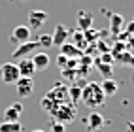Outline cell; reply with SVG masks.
I'll list each match as a JSON object with an SVG mask.
<instances>
[{
    "label": "cell",
    "mask_w": 134,
    "mask_h": 132,
    "mask_svg": "<svg viewBox=\"0 0 134 132\" xmlns=\"http://www.w3.org/2000/svg\"><path fill=\"white\" fill-rule=\"evenodd\" d=\"M81 100L87 108H91V110H96V108H100V106L106 102V96L100 89V83H85V87H81Z\"/></svg>",
    "instance_id": "6da1fadb"
},
{
    "label": "cell",
    "mask_w": 134,
    "mask_h": 132,
    "mask_svg": "<svg viewBox=\"0 0 134 132\" xmlns=\"http://www.w3.org/2000/svg\"><path fill=\"white\" fill-rule=\"evenodd\" d=\"M49 113H51L53 117H55V121L62 123V125H66V123H72V121L76 119L77 110H76V106H74V104H70V102H62V104H57Z\"/></svg>",
    "instance_id": "7a4b0ae2"
},
{
    "label": "cell",
    "mask_w": 134,
    "mask_h": 132,
    "mask_svg": "<svg viewBox=\"0 0 134 132\" xmlns=\"http://www.w3.org/2000/svg\"><path fill=\"white\" fill-rule=\"evenodd\" d=\"M21 77L19 74V68H17L15 62H6V64H0V79L8 85H15V81Z\"/></svg>",
    "instance_id": "3957f363"
},
{
    "label": "cell",
    "mask_w": 134,
    "mask_h": 132,
    "mask_svg": "<svg viewBox=\"0 0 134 132\" xmlns=\"http://www.w3.org/2000/svg\"><path fill=\"white\" fill-rule=\"evenodd\" d=\"M38 47H40V45H38V42H32V40H29V42H23V43H19V45L15 47V51L12 53V59H13V60L26 59V55H29V53L36 51Z\"/></svg>",
    "instance_id": "277c9868"
},
{
    "label": "cell",
    "mask_w": 134,
    "mask_h": 132,
    "mask_svg": "<svg viewBox=\"0 0 134 132\" xmlns=\"http://www.w3.org/2000/svg\"><path fill=\"white\" fill-rule=\"evenodd\" d=\"M15 91H17V96L21 98H29L34 91V81L32 77H19L15 81Z\"/></svg>",
    "instance_id": "5b68a950"
},
{
    "label": "cell",
    "mask_w": 134,
    "mask_h": 132,
    "mask_svg": "<svg viewBox=\"0 0 134 132\" xmlns=\"http://www.w3.org/2000/svg\"><path fill=\"white\" fill-rule=\"evenodd\" d=\"M49 100L57 102V104H62V102H68V87L62 85V83H57L53 89L46 94Z\"/></svg>",
    "instance_id": "8992f818"
},
{
    "label": "cell",
    "mask_w": 134,
    "mask_h": 132,
    "mask_svg": "<svg viewBox=\"0 0 134 132\" xmlns=\"http://www.w3.org/2000/svg\"><path fill=\"white\" fill-rule=\"evenodd\" d=\"M30 40V28L26 25H19V26H15L13 32H12V36H10V42L13 43H23V42H29Z\"/></svg>",
    "instance_id": "52a82bcc"
},
{
    "label": "cell",
    "mask_w": 134,
    "mask_h": 132,
    "mask_svg": "<svg viewBox=\"0 0 134 132\" xmlns=\"http://www.w3.org/2000/svg\"><path fill=\"white\" fill-rule=\"evenodd\" d=\"M30 60H32L36 72H46V70L49 68V64H51L49 55H47V53H43V51H36V55H34Z\"/></svg>",
    "instance_id": "ba28073f"
},
{
    "label": "cell",
    "mask_w": 134,
    "mask_h": 132,
    "mask_svg": "<svg viewBox=\"0 0 134 132\" xmlns=\"http://www.w3.org/2000/svg\"><path fill=\"white\" fill-rule=\"evenodd\" d=\"M47 19V12L43 10H30L29 12V28H40Z\"/></svg>",
    "instance_id": "9c48e42d"
},
{
    "label": "cell",
    "mask_w": 134,
    "mask_h": 132,
    "mask_svg": "<svg viewBox=\"0 0 134 132\" xmlns=\"http://www.w3.org/2000/svg\"><path fill=\"white\" fill-rule=\"evenodd\" d=\"M21 111H23L21 102H13L12 106H8V108L4 110V121H8V123H19Z\"/></svg>",
    "instance_id": "30bf717a"
},
{
    "label": "cell",
    "mask_w": 134,
    "mask_h": 132,
    "mask_svg": "<svg viewBox=\"0 0 134 132\" xmlns=\"http://www.w3.org/2000/svg\"><path fill=\"white\" fill-rule=\"evenodd\" d=\"M70 34H72V32H70L68 28H64L62 25H57L55 30H53V34H51L53 43H55V45H62V43H66V40H68Z\"/></svg>",
    "instance_id": "8fae6325"
},
{
    "label": "cell",
    "mask_w": 134,
    "mask_h": 132,
    "mask_svg": "<svg viewBox=\"0 0 134 132\" xmlns=\"http://www.w3.org/2000/svg\"><path fill=\"white\" fill-rule=\"evenodd\" d=\"M102 127H104V117L98 111H91L89 117H87V128L91 132H96V130H100Z\"/></svg>",
    "instance_id": "7c38bea8"
},
{
    "label": "cell",
    "mask_w": 134,
    "mask_h": 132,
    "mask_svg": "<svg viewBox=\"0 0 134 132\" xmlns=\"http://www.w3.org/2000/svg\"><path fill=\"white\" fill-rule=\"evenodd\" d=\"M108 15H110V32H111V36L115 38L123 30L125 19H123V15H119V13H108Z\"/></svg>",
    "instance_id": "4fadbf2b"
},
{
    "label": "cell",
    "mask_w": 134,
    "mask_h": 132,
    "mask_svg": "<svg viewBox=\"0 0 134 132\" xmlns=\"http://www.w3.org/2000/svg\"><path fill=\"white\" fill-rule=\"evenodd\" d=\"M100 89H102L104 96L108 98V96H115V94H117L119 85L115 83V79H113V77H108V79H104V81L100 83Z\"/></svg>",
    "instance_id": "5bb4252c"
},
{
    "label": "cell",
    "mask_w": 134,
    "mask_h": 132,
    "mask_svg": "<svg viewBox=\"0 0 134 132\" xmlns=\"http://www.w3.org/2000/svg\"><path fill=\"white\" fill-rule=\"evenodd\" d=\"M17 68H19L21 77H32L34 74H36V70H34V64H32L30 59H21L19 64H17Z\"/></svg>",
    "instance_id": "9a60e30c"
},
{
    "label": "cell",
    "mask_w": 134,
    "mask_h": 132,
    "mask_svg": "<svg viewBox=\"0 0 134 132\" xmlns=\"http://www.w3.org/2000/svg\"><path fill=\"white\" fill-rule=\"evenodd\" d=\"M113 62H117L119 66H125V68L134 66V55L130 51H123V53H119V55L113 57Z\"/></svg>",
    "instance_id": "2e32d148"
},
{
    "label": "cell",
    "mask_w": 134,
    "mask_h": 132,
    "mask_svg": "<svg viewBox=\"0 0 134 132\" xmlns=\"http://www.w3.org/2000/svg\"><path fill=\"white\" fill-rule=\"evenodd\" d=\"M77 26H79V30L81 32H85V30H89L93 26V13H79V17H77Z\"/></svg>",
    "instance_id": "e0dca14e"
},
{
    "label": "cell",
    "mask_w": 134,
    "mask_h": 132,
    "mask_svg": "<svg viewBox=\"0 0 134 132\" xmlns=\"http://www.w3.org/2000/svg\"><path fill=\"white\" fill-rule=\"evenodd\" d=\"M60 53L64 57H68V59H76V57L81 55V51H79L74 43H62V45H60Z\"/></svg>",
    "instance_id": "ac0fdd59"
},
{
    "label": "cell",
    "mask_w": 134,
    "mask_h": 132,
    "mask_svg": "<svg viewBox=\"0 0 134 132\" xmlns=\"http://www.w3.org/2000/svg\"><path fill=\"white\" fill-rule=\"evenodd\" d=\"M94 66H96L98 72H100V76H104V79L111 77V74H113V64H106V62H100V60H94Z\"/></svg>",
    "instance_id": "d6986e66"
},
{
    "label": "cell",
    "mask_w": 134,
    "mask_h": 132,
    "mask_svg": "<svg viewBox=\"0 0 134 132\" xmlns=\"http://www.w3.org/2000/svg\"><path fill=\"white\" fill-rule=\"evenodd\" d=\"M21 130H23V127L19 123H8V121L0 123V132H21Z\"/></svg>",
    "instance_id": "ffe728a7"
},
{
    "label": "cell",
    "mask_w": 134,
    "mask_h": 132,
    "mask_svg": "<svg viewBox=\"0 0 134 132\" xmlns=\"http://www.w3.org/2000/svg\"><path fill=\"white\" fill-rule=\"evenodd\" d=\"M79 98H81V87H77V85L68 87V100L79 102Z\"/></svg>",
    "instance_id": "44dd1931"
},
{
    "label": "cell",
    "mask_w": 134,
    "mask_h": 132,
    "mask_svg": "<svg viewBox=\"0 0 134 132\" xmlns=\"http://www.w3.org/2000/svg\"><path fill=\"white\" fill-rule=\"evenodd\" d=\"M38 42V45H42V47H51L53 45V38H51V34H42V36L36 40Z\"/></svg>",
    "instance_id": "7402d4cb"
},
{
    "label": "cell",
    "mask_w": 134,
    "mask_h": 132,
    "mask_svg": "<svg viewBox=\"0 0 134 132\" xmlns=\"http://www.w3.org/2000/svg\"><path fill=\"white\" fill-rule=\"evenodd\" d=\"M74 42H76V47H77V49L87 45V40H85V36H83V32H81V30L74 32Z\"/></svg>",
    "instance_id": "603a6c76"
},
{
    "label": "cell",
    "mask_w": 134,
    "mask_h": 132,
    "mask_svg": "<svg viewBox=\"0 0 134 132\" xmlns=\"http://www.w3.org/2000/svg\"><path fill=\"white\" fill-rule=\"evenodd\" d=\"M64 125H62V123H59V121H53L51 123V132H64Z\"/></svg>",
    "instance_id": "cb8c5ba5"
},
{
    "label": "cell",
    "mask_w": 134,
    "mask_h": 132,
    "mask_svg": "<svg viewBox=\"0 0 134 132\" xmlns=\"http://www.w3.org/2000/svg\"><path fill=\"white\" fill-rule=\"evenodd\" d=\"M57 62H59V66H60V68H66V66H68V62H70V59H68V57H64V55L60 53V55L57 57Z\"/></svg>",
    "instance_id": "d4e9b609"
},
{
    "label": "cell",
    "mask_w": 134,
    "mask_h": 132,
    "mask_svg": "<svg viewBox=\"0 0 134 132\" xmlns=\"http://www.w3.org/2000/svg\"><path fill=\"white\" fill-rule=\"evenodd\" d=\"M127 34H134V19L129 23V26H127Z\"/></svg>",
    "instance_id": "484cf974"
},
{
    "label": "cell",
    "mask_w": 134,
    "mask_h": 132,
    "mask_svg": "<svg viewBox=\"0 0 134 132\" xmlns=\"http://www.w3.org/2000/svg\"><path fill=\"white\" fill-rule=\"evenodd\" d=\"M127 130L129 132H134V123H127Z\"/></svg>",
    "instance_id": "4316f807"
},
{
    "label": "cell",
    "mask_w": 134,
    "mask_h": 132,
    "mask_svg": "<svg viewBox=\"0 0 134 132\" xmlns=\"http://www.w3.org/2000/svg\"><path fill=\"white\" fill-rule=\"evenodd\" d=\"M32 132H43V130L42 128H36V130H32Z\"/></svg>",
    "instance_id": "83f0119b"
},
{
    "label": "cell",
    "mask_w": 134,
    "mask_h": 132,
    "mask_svg": "<svg viewBox=\"0 0 134 132\" xmlns=\"http://www.w3.org/2000/svg\"><path fill=\"white\" fill-rule=\"evenodd\" d=\"M132 83H134V77H132Z\"/></svg>",
    "instance_id": "f1b7e54d"
}]
</instances>
